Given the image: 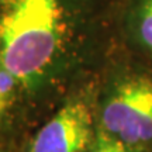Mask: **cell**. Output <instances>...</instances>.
Returning a JSON list of instances; mask_svg holds the SVG:
<instances>
[{
	"instance_id": "cell-6",
	"label": "cell",
	"mask_w": 152,
	"mask_h": 152,
	"mask_svg": "<svg viewBox=\"0 0 152 152\" xmlns=\"http://www.w3.org/2000/svg\"><path fill=\"white\" fill-rule=\"evenodd\" d=\"M0 152H13V151H11L7 145H1V144H0Z\"/></svg>"
},
{
	"instance_id": "cell-2",
	"label": "cell",
	"mask_w": 152,
	"mask_h": 152,
	"mask_svg": "<svg viewBox=\"0 0 152 152\" xmlns=\"http://www.w3.org/2000/svg\"><path fill=\"white\" fill-rule=\"evenodd\" d=\"M100 128L125 145L152 140V79L125 76L109 89L100 111Z\"/></svg>"
},
{
	"instance_id": "cell-5",
	"label": "cell",
	"mask_w": 152,
	"mask_h": 152,
	"mask_svg": "<svg viewBox=\"0 0 152 152\" xmlns=\"http://www.w3.org/2000/svg\"><path fill=\"white\" fill-rule=\"evenodd\" d=\"M87 152H130V149L124 142L99 128Z\"/></svg>"
},
{
	"instance_id": "cell-7",
	"label": "cell",
	"mask_w": 152,
	"mask_h": 152,
	"mask_svg": "<svg viewBox=\"0 0 152 152\" xmlns=\"http://www.w3.org/2000/svg\"><path fill=\"white\" fill-rule=\"evenodd\" d=\"M4 1H7V0H0V4H3Z\"/></svg>"
},
{
	"instance_id": "cell-3",
	"label": "cell",
	"mask_w": 152,
	"mask_h": 152,
	"mask_svg": "<svg viewBox=\"0 0 152 152\" xmlns=\"http://www.w3.org/2000/svg\"><path fill=\"white\" fill-rule=\"evenodd\" d=\"M94 135L90 106L85 99L75 97L37 131L27 152H87Z\"/></svg>"
},
{
	"instance_id": "cell-4",
	"label": "cell",
	"mask_w": 152,
	"mask_h": 152,
	"mask_svg": "<svg viewBox=\"0 0 152 152\" xmlns=\"http://www.w3.org/2000/svg\"><path fill=\"white\" fill-rule=\"evenodd\" d=\"M135 33L141 44L152 52V0H140L135 9Z\"/></svg>"
},
{
	"instance_id": "cell-1",
	"label": "cell",
	"mask_w": 152,
	"mask_h": 152,
	"mask_svg": "<svg viewBox=\"0 0 152 152\" xmlns=\"http://www.w3.org/2000/svg\"><path fill=\"white\" fill-rule=\"evenodd\" d=\"M0 11V62L21 89L49 76L64 54V0H7Z\"/></svg>"
}]
</instances>
